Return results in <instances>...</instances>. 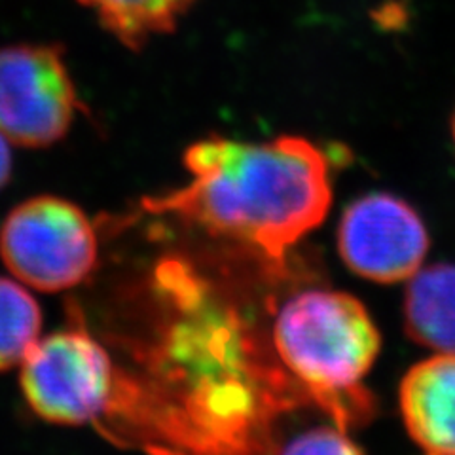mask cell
I'll use <instances>...</instances> for the list:
<instances>
[{"instance_id": "obj_6", "label": "cell", "mask_w": 455, "mask_h": 455, "mask_svg": "<svg viewBox=\"0 0 455 455\" xmlns=\"http://www.w3.org/2000/svg\"><path fill=\"white\" fill-rule=\"evenodd\" d=\"M418 211L391 194H368L341 217L338 249L353 274L376 283L410 279L429 252Z\"/></svg>"}, {"instance_id": "obj_11", "label": "cell", "mask_w": 455, "mask_h": 455, "mask_svg": "<svg viewBox=\"0 0 455 455\" xmlns=\"http://www.w3.org/2000/svg\"><path fill=\"white\" fill-rule=\"evenodd\" d=\"M289 453H359L361 448L339 429H315L294 438L291 444L283 448Z\"/></svg>"}, {"instance_id": "obj_1", "label": "cell", "mask_w": 455, "mask_h": 455, "mask_svg": "<svg viewBox=\"0 0 455 455\" xmlns=\"http://www.w3.org/2000/svg\"><path fill=\"white\" fill-rule=\"evenodd\" d=\"M184 164L187 187L145 199V209L235 237L275 262L331 209L329 162L306 139L251 145L212 137L190 147Z\"/></svg>"}, {"instance_id": "obj_2", "label": "cell", "mask_w": 455, "mask_h": 455, "mask_svg": "<svg viewBox=\"0 0 455 455\" xmlns=\"http://www.w3.org/2000/svg\"><path fill=\"white\" fill-rule=\"evenodd\" d=\"M281 361L344 427L372 411L361 379L372 368L381 336L357 298L307 291L283 306L274 329Z\"/></svg>"}, {"instance_id": "obj_9", "label": "cell", "mask_w": 455, "mask_h": 455, "mask_svg": "<svg viewBox=\"0 0 455 455\" xmlns=\"http://www.w3.org/2000/svg\"><path fill=\"white\" fill-rule=\"evenodd\" d=\"M99 23L133 50L152 36L173 31L179 20L197 0H80Z\"/></svg>"}, {"instance_id": "obj_5", "label": "cell", "mask_w": 455, "mask_h": 455, "mask_svg": "<svg viewBox=\"0 0 455 455\" xmlns=\"http://www.w3.org/2000/svg\"><path fill=\"white\" fill-rule=\"evenodd\" d=\"M78 97L55 46L0 50V133L21 147H48L68 132Z\"/></svg>"}, {"instance_id": "obj_3", "label": "cell", "mask_w": 455, "mask_h": 455, "mask_svg": "<svg viewBox=\"0 0 455 455\" xmlns=\"http://www.w3.org/2000/svg\"><path fill=\"white\" fill-rule=\"evenodd\" d=\"M0 259L25 287L42 292L73 289L95 267V228L67 199H27L0 228Z\"/></svg>"}, {"instance_id": "obj_12", "label": "cell", "mask_w": 455, "mask_h": 455, "mask_svg": "<svg viewBox=\"0 0 455 455\" xmlns=\"http://www.w3.org/2000/svg\"><path fill=\"white\" fill-rule=\"evenodd\" d=\"M12 173V154L8 147V139L0 133V188L8 182Z\"/></svg>"}, {"instance_id": "obj_13", "label": "cell", "mask_w": 455, "mask_h": 455, "mask_svg": "<svg viewBox=\"0 0 455 455\" xmlns=\"http://www.w3.org/2000/svg\"><path fill=\"white\" fill-rule=\"evenodd\" d=\"M451 135H453V145H455V114H453V120H451Z\"/></svg>"}, {"instance_id": "obj_4", "label": "cell", "mask_w": 455, "mask_h": 455, "mask_svg": "<svg viewBox=\"0 0 455 455\" xmlns=\"http://www.w3.org/2000/svg\"><path fill=\"white\" fill-rule=\"evenodd\" d=\"M114 383L108 353L82 326L38 338L21 363L28 406L57 425H82L105 414Z\"/></svg>"}, {"instance_id": "obj_7", "label": "cell", "mask_w": 455, "mask_h": 455, "mask_svg": "<svg viewBox=\"0 0 455 455\" xmlns=\"http://www.w3.org/2000/svg\"><path fill=\"white\" fill-rule=\"evenodd\" d=\"M408 435L427 453L455 455V353L411 366L398 391Z\"/></svg>"}, {"instance_id": "obj_8", "label": "cell", "mask_w": 455, "mask_h": 455, "mask_svg": "<svg viewBox=\"0 0 455 455\" xmlns=\"http://www.w3.org/2000/svg\"><path fill=\"white\" fill-rule=\"evenodd\" d=\"M408 281L406 334L436 353H455V264L419 267Z\"/></svg>"}, {"instance_id": "obj_10", "label": "cell", "mask_w": 455, "mask_h": 455, "mask_svg": "<svg viewBox=\"0 0 455 455\" xmlns=\"http://www.w3.org/2000/svg\"><path fill=\"white\" fill-rule=\"evenodd\" d=\"M42 313L23 283L0 277V372L21 366L40 338Z\"/></svg>"}]
</instances>
